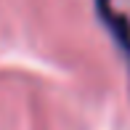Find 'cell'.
<instances>
[{
    "mask_svg": "<svg viewBox=\"0 0 130 130\" xmlns=\"http://www.w3.org/2000/svg\"><path fill=\"white\" fill-rule=\"evenodd\" d=\"M93 3H96L98 21L106 27V32L111 35L114 45L120 48V53L125 56V61L130 64V19L111 5V0H93Z\"/></svg>",
    "mask_w": 130,
    "mask_h": 130,
    "instance_id": "obj_1",
    "label": "cell"
}]
</instances>
